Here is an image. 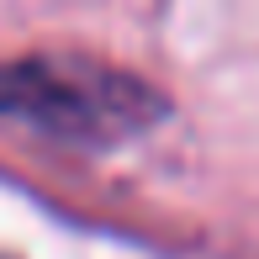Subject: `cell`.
I'll return each instance as SVG.
<instances>
[{
    "instance_id": "obj_1",
    "label": "cell",
    "mask_w": 259,
    "mask_h": 259,
    "mask_svg": "<svg viewBox=\"0 0 259 259\" xmlns=\"http://www.w3.org/2000/svg\"><path fill=\"white\" fill-rule=\"evenodd\" d=\"M169 116L164 90L96 53H21L0 64V122L79 148H116Z\"/></svg>"
}]
</instances>
